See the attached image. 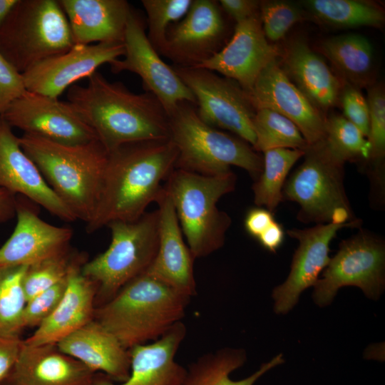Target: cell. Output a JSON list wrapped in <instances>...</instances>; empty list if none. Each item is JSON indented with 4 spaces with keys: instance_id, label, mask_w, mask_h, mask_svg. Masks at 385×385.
<instances>
[{
    "instance_id": "603a6c76",
    "label": "cell",
    "mask_w": 385,
    "mask_h": 385,
    "mask_svg": "<svg viewBox=\"0 0 385 385\" xmlns=\"http://www.w3.org/2000/svg\"><path fill=\"white\" fill-rule=\"evenodd\" d=\"M88 260L86 254L78 253L68 272L63 298L54 312L24 339L26 344H57L93 319L98 286L82 273Z\"/></svg>"
},
{
    "instance_id": "f546056e",
    "label": "cell",
    "mask_w": 385,
    "mask_h": 385,
    "mask_svg": "<svg viewBox=\"0 0 385 385\" xmlns=\"http://www.w3.org/2000/svg\"><path fill=\"white\" fill-rule=\"evenodd\" d=\"M303 4L317 19L337 27H380L385 19L383 9L367 1L307 0Z\"/></svg>"
},
{
    "instance_id": "277c9868",
    "label": "cell",
    "mask_w": 385,
    "mask_h": 385,
    "mask_svg": "<svg viewBox=\"0 0 385 385\" xmlns=\"http://www.w3.org/2000/svg\"><path fill=\"white\" fill-rule=\"evenodd\" d=\"M24 153L77 220L86 224L95 212L108 151L94 140L66 145L24 133L19 138Z\"/></svg>"
},
{
    "instance_id": "4dcf8cb0",
    "label": "cell",
    "mask_w": 385,
    "mask_h": 385,
    "mask_svg": "<svg viewBox=\"0 0 385 385\" xmlns=\"http://www.w3.org/2000/svg\"><path fill=\"white\" fill-rule=\"evenodd\" d=\"M262 170L252 186L255 203L274 211L282 200L285 180L305 150L275 148L265 151Z\"/></svg>"
},
{
    "instance_id": "1f68e13d",
    "label": "cell",
    "mask_w": 385,
    "mask_h": 385,
    "mask_svg": "<svg viewBox=\"0 0 385 385\" xmlns=\"http://www.w3.org/2000/svg\"><path fill=\"white\" fill-rule=\"evenodd\" d=\"M255 151L275 148L306 150L308 143L297 125L287 118L267 108L256 110L253 120Z\"/></svg>"
},
{
    "instance_id": "f6af8a7d",
    "label": "cell",
    "mask_w": 385,
    "mask_h": 385,
    "mask_svg": "<svg viewBox=\"0 0 385 385\" xmlns=\"http://www.w3.org/2000/svg\"><path fill=\"white\" fill-rule=\"evenodd\" d=\"M284 237L282 226L274 220L257 239L264 248L274 252L282 245Z\"/></svg>"
},
{
    "instance_id": "74e56055",
    "label": "cell",
    "mask_w": 385,
    "mask_h": 385,
    "mask_svg": "<svg viewBox=\"0 0 385 385\" xmlns=\"http://www.w3.org/2000/svg\"><path fill=\"white\" fill-rule=\"evenodd\" d=\"M366 100L369 113V159L374 162L376 173L375 177L377 178L379 167H382L381 163L385 154V93L383 86L381 83L369 86ZM380 175L382 177L381 173Z\"/></svg>"
},
{
    "instance_id": "83f0119b",
    "label": "cell",
    "mask_w": 385,
    "mask_h": 385,
    "mask_svg": "<svg viewBox=\"0 0 385 385\" xmlns=\"http://www.w3.org/2000/svg\"><path fill=\"white\" fill-rule=\"evenodd\" d=\"M320 49L343 81L358 88L373 84L374 48L365 36L347 34L329 37L321 43Z\"/></svg>"
},
{
    "instance_id": "4fadbf2b",
    "label": "cell",
    "mask_w": 385,
    "mask_h": 385,
    "mask_svg": "<svg viewBox=\"0 0 385 385\" xmlns=\"http://www.w3.org/2000/svg\"><path fill=\"white\" fill-rule=\"evenodd\" d=\"M224 14L218 1L192 0L185 16L169 28L160 55L183 67L210 59L227 43Z\"/></svg>"
},
{
    "instance_id": "9a60e30c",
    "label": "cell",
    "mask_w": 385,
    "mask_h": 385,
    "mask_svg": "<svg viewBox=\"0 0 385 385\" xmlns=\"http://www.w3.org/2000/svg\"><path fill=\"white\" fill-rule=\"evenodd\" d=\"M124 53L123 42L74 44L68 51L34 65L22 76L28 91L58 98L76 81L89 78L99 66Z\"/></svg>"
},
{
    "instance_id": "e575fe53",
    "label": "cell",
    "mask_w": 385,
    "mask_h": 385,
    "mask_svg": "<svg viewBox=\"0 0 385 385\" xmlns=\"http://www.w3.org/2000/svg\"><path fill=\"white\" fill-rule=\"evenodd\" d=\"M78 253L70 248L58 255L28 266L23 278L26 300L66 277Z\"/></svg>"
},
{
    "instance_id": "836d02e7",
    "label": "cell",
    "mask_w": 385,
    "mask_h": 385,
    "mask_svg": "<svg viewBox=\"0 0 385 385\" xmlns=\"http://www.w3.org/2000/svg\"><path fill=\"white\" fill-rule=\"evenodd\" d=\"M26 266L0 269V332L21 335L23 314L27 302L23 278Z\"/></svg>"
},
{
    "instance_id": "30bf717a",
    "label": "cell",
    "mask_w": 385,
    "mask_h": 385,
    "mask_svg": "<svg viewBox=\"0 0 385 385\" xmlns=\"http://www.w3.org/2000/svg\"><path fill=\"white\" fill-rule=\"evenodd\" d=\"M173 68L193 94L197 113L204 123L227 130L254 146L256 109L238 83L201 67Z\"/></svg>"
},
{
    "instance_id": "9c48e42d",
    "label": "cell",
    "mask_w": 385,
    "mask_h": 385,
    "mask_svg": "<svg viewBox=\"0 0 385 385\" xmlns=\"http://www.w3.org/2000/svg\"><path fill=\"white\" fill-rule=\"evenodd\" d=\"M303 158L282 189L283 200L299 205L298 220L316 225L355 220L344 188V165L329 155L322 141L309 146Z\"/></svg>"
},
{
    "instance_id": "d590c367",
    "label": "cell",
    "mask_w": 385,
    "mask_h": 385,
    "mask_svg": "<svg viewBox=\"0 0 385 385\" xmlns=\"http://www.w3.org/2000/svg\"><path fill=\"white\" fill-rule=\"evenodd\" d=\"M192 0H142L147 15V36L160 54L171 25L188 13Z\"/></svg>"
},
{
    "instance_id": "ab89813d",
    "label": "cell",
    "mask_w": 385,
    "mask_h": 385,
    "mask_svg": "<svg viewBox=\"0 0 385 385\" xmlns=\"http://www.w3.org/2000/svg\"><path fill=\"white\" fill-rule=\"evenodd\" d=\"M339 103L344 116L354 124L368 139L369 134V113L367 100L359 88L343 81Z\"/></svg>"
},
{
    "instance_id": "3957f363",
    "label": "cell",
    "mask_w": 385,
    "mask_h": 385,
    "mask_svg": "<svg viewBox=\"0 0 385 385\" xmlns=\"http://www.w3.org/2000/svg\"><path fill=\"white\" fill-rule=\"evenodd\" d=\"M190 299L145 272L96 307L93 319L129 350L158 339L182 322Z\"/></svg>"
},
{
    "instance_id": "e0dca14e",
    "label": "cell",
    "mask_w": 385,
    "mask_h": 385,
    "mask_svg": "<svg viewBox=\"0 0 385 385\" xmlns=\"http://www.w3.org/2000/svg\"><path fill=\"white\" fill-rule=\"evenodd\" d=\"M247 94L256 110L267 108L293 122L309 146L324 139L325 115L288 78L280 66L279 58L261 71Z\"/></svg>"
},
{
    "instance_id": "8992f818",
    "label": "cell",
    "mask_w": 385,
    "mask_h": 385,
    "mask_svg": "<svg viewBox=\"0 0 385 385\" xmlns=\"http://www.w3.org/2000/svg\"><path fill=\"white\" fill-rule=\"evenodd\" d=\"M169 138L178 150L175 168L205 175L230 171L234 165L252 177L260 175L263 159L248 143L204 123L196 105L180 103L169 115Z\"/></svg>"
},
{
    "instance_id": "bcb514c9",
    "label": "cell",
    "mask_w": 385,
    "mask_h": 385,
    "mask_svg": "<svg viewBox=\"0 0 385 385\" xmlns=\"http://www.w3.org/2000/svg\"><path fill=\"white\" fill-rule=\"evenodd\" d=\"M16 195L0 188V222L11 219L16 215Z\"/></svg>"
},
{
    "instance_id": "8d00e7d4",
    "label": "cell",
    "mask_w": 385,
    "mask_h": 385,
    "mask_svg": "<svg viewBox=\"0 0 385 385\" xmlns=\"http://www.w3.org/2000/svg\"><path fill=\"white\" fill-rule=\"evenodd\" d=\"M260 17L263 32L272 43L284 38L289 29L303 19V12L297 5L285 1L260 2Z\"/></svg>"
},
{
    "instance_id": "8fae6325",
    "label": "cell",
    "mask_w": 385,
    "mask_h": 385,
    "mask_svg": "<svg viewBox=\"0 0 385 385\" xmlns=\"http://www.w3.org/2000/svg\"><path fill=\"white\" fill-rule=\"evenodd\" d=\"M384 263L382 240L361 230L340 243L322 278L314 285L315 302L327 305L340 287L349 285L359 287L366 296L376 299L384 285Z\"/></svg>"
},
{
    "instance_id": "d4e9b609",
    "label": "cell",
    "mask_w": 385,
    "mask_h": 385,
    "mask_svg": "<svg viewBox=\"0 0 385 385\" xmlns=\"http://www.w3.org/2000/svg\"><path fill=\"white\" fill-rule=\"evenodd\" d=\"M280 66L291 81L323 115L339 103L343 81L302 38L282 49Z\"/></svg>"
},
{
    "instance_id": "5bb4252c",
    "label": "cell",
    "mask_w": 385,
    "mask_h": 385,
    "mask_svg": "<svg viewBox=\"0 0 385 385\" xmlns=\"http://www.w3.org/2000/svg\"><path fill=\"white\" fill-rule=\"evenodd\" d=\"M1 118L24 133L61 144L79 145L98 139L68 101L28 91L14 101Z\"/></svg>"
},
{
    "instance_id": "d6986e66",
    "label": "cell",
    "mask_w": 385,
    "mask_h": 385,
    "mask_svg": "<svg viewBox=\"0 0 385 385\" xmlns=\"http://www.w3.org/2000/svg\"><path fill=\"white\" fill-rule=\"evenodd\" d=\"M361 222L355 219L345 224H319L287 230L289 236L299 241V246L287 279L273 292L277 313H287L297 303L301 292L315 284L319 272L330 261L329 244L338 231L344 227H359Z\"/></svg>"
},
{
    "instance_id": "52a82bcc",
    "label": "cell",
    "mask_w": 385,
    "mask_h": 385,
    "mask_svg": "<svg viewBox=\"0 0 385 385\" xmlns=\"http://www.w3.org/2000/svg\"><path fill=\"white\" fill-rule=\"evenodd\" d=\"M74 45L58 1L18 0L0 29V53L20 73Z\"/></svg>"
},
{
    "instance_id": "b9f144b4",
    "label": "cell",
    "mask_w": 385,
    "mask_h": 385,
    "mask_svg": "<svg viewBox=\"0 0 385 385\" xmlns=\"http://www.w3.org/2000/svg\"><path fill=\"white\" fill-rule=\"evenodd\" d=\"M24 340L21 335H11L0 332V384L15 364Z\"/></svg>"
},
{
    "instance_id": "2e32d148",
    "label": "cell",
    "mask_w": 385,
    "mask_h": 385,
    "mask_svg": "<svg viewBox=\"0 0 385 385\" xmlns=\"http://www.w3.org/2000/svg\"><path fill=\"white\" fill-rule=\"evenodd\" d=\"M282 54L262 30L260 14L235 24L231 38L210 59L198 66L233 80L247 93L261 71Z\"/></svg>"
},
{
    "instance_id": "cb8c5ba5",
    "label": "cell",
    "mask_w": 385,
    "mask_h": 385,
    "mask_svg": "<svg viewBox=\"0 0 385 385\" xmlns=\"http://www.w3.org/2000/svg\"><path fill=\"white\" fill-rule=\"evenodd\" d=\"M95 373L56 344L31 346L24 340L15 364L0 385H91Z\"/></svg>"
},
{
    "instance_id": "7c38bea8",
    "label": "cell",
    "mask_w": 385,
    "mask_h": 385,
    "mask_svg": "<svg viewBox=\"0 0 385 385\" xmlns=\"http://www.w3.org/2000/svg\"><path fill=\"white\" fill-rule=\"evenodd\" d=\"M145 29L141 15L131 9L123 38L124 58L109 63L111 71L118 73L128 71L138 75L145 92L160 101L168 115L181 102L195 104L190 89L150 43Z\"/></svg>"
},
{
    "instance_id": "484cf974",
    "label": "cell",
    "mask_w": 385,
    "mask_h": 385,
    "mask_svg": "<svg viewBox=\"0 0 385 385\" xmlns=\"http://www.w3.org/2000/svg\"><path fill=\"white\" fill-rule=\"evenodd\" d=\"M56 345L93 372H101L114 381H125L130 371L129 350L95 319L68 335Z\"/></svg>"
},
{
    "instance_id": "7a4b0ae2",
    "label": "cell",
    "mask_w": 385,
    "mask_h": 385,
    "mask_svg": "<svg viewBox=\"0 0 385 385\" xmlns=\"http://www.w3.org/2000/svg\"><path fill=\"white\" fill-rule=\"evenodd\" d=\"M68 102L108 151L134 142L169 138V115L152 93H135L95 72L68 89Z\"/></svg>"
},
{
    "instance_id": "ba28073f",
    "label": "cell",
    "mask_w": 385,
    "mask_h": 385,
    "mask_svg": "<svg viewBox=\"0 0 385 385\" xmlns=\"http://www.w3.org/2000/svg\"><path fill=\"white\" fill-rule=\"evenodd\" d=\"M111 241L108 249L82 267L98 290L96 307L112 297L128 282L145 273L158 248V210L145 212L133 222L112 221L107 225Z\"/></svg>"
},
{
    "instance_id": "ee69618b",
    "label": "cell",
    "mask_w": 385,
    "mask_h": 385,
    "mask_svg": "<svg viewBox=\"0 0 385 385\" xmlns=\"http://www.w3.org/2000/svg\"><path fill=\"white\" fill-rule=\"evenodd\" d=\"M274 220L272 212L267 209L252 208L245 216V228L250 235L257 239Z\"/></svg>"
},
{
    "instance_id": "6da1fadb",
    "label": "cell",
    "mask_w": 385,
    "mask_h": 385,
    "mask_svg": "<svg viewBox=\"0 0 385 385\" xmlns=\"http://www.w3.org/2000/svg\"><path fill=\"white\" fill-rule=\"evenodd\" d=\"M178 155L170 138L125 143L108 151L97 206L86 232H94L112 221L138 220L156 201L161 182L175 168Z\"/></svg>"
},
{
    "instance_id": "d6a6232c",
    "label": "cell",
    "mask_w": 385,
    "mask_h": 385,
    "mask_svg": "<svg viewBox=\"0 0 385 385\" xmlns=\"http://www.w3.org/2000/svg\"><path fill=\"white\" fill-rule=\"evenodd\" d=\"M322 142L329 155L342 165L346 161L369 159V141L342 115L325 117V133Z\"/></svg>"
},
{
    "instance_id": "7402d4cb",
    "label": "cell",
    "mask_w": 385,
    "mask_h": 385,
    "mask_svg": "<svg viewBox=\"0 0 385 385\" xmlns=\"http://www.w3.org/2000/svg\"><path fill=\"white\" fill-rule=\"evenodd\" d=\"M187 333L185 325L178 322L158 339L129 349L131 364L128 379L115 382L101 372H96L91 385H181L187 369L175 360L177 351Z\"/></svg>"
},
{
    "instance_id": "7bdbcfd3",
    "label": "cell",
    "mask_w": 385,
    "mask_h": 385,
    "mask_svg": "<svg viewBox=\"0 0 385 385\" xmlns=\"http://www.w3.org/2000/svg\"><path fill=\"white\" fill-rule=\"evenodd\" d=\"M260 1L220 0L218 1L223 12L235 24L260 14Z\"/></svg>"
},
{
    "instance_id": "7dc6e473",
    "label": "cell",
    "mask_w": 385,
    "mask_h": 385,
    "mask_svg": "<svg viewBox=\"0 0 385 385\" xmlns=\"http://www.w3.org/2000/svg\"><path fill=\"white\" fill-rule=\"evenodd\" d=\"M18 0H0V29Z\"/></svg>"
},
{
    "instance_id": "5b68a950",
    "label": "cell",
    "mask_w": 385,
    "mask_h": 385,
    "mask_svg": "<svg viewBox=\"0 0 385 385\" xmlns=\"http://www.w3.org/2000/svg\"><path fill=\"white\" fill-rule=\"evenodd\" d=\"M163 186L174 205L190 251L195 260L206 257L224 244L231 218L218 209V200L235 188L230 170L205 175L174 168Z\"/></svg>"
},
{
    "instance_id": "f35d334b",
    "label": "cell",
    "mask_w": 385,
    "mask_h": 385,
    "mask_svg": "<svg viewBox=\"0 0 385 385\" xmlns=\"http://www.w3.org/2000/svg\"><path fill=\"white\" fill-rule=\"evenodd\" d=\"M67 283L68 275L27 301L23 314L24 329L38 327L54 312L63 297Z\"/></svg>"
},
{
    "instance_id": "44dd1931",
    "label": "cell",
    "mask_w": 385,
    "mask_h": 385,
    "mask_svg": "<svg viewBox=\"0 0 385 385\" xmlns=\"http://www.w3.org/2000/svg\"><path fill=\"white\" fill-rule=\"evenodd\" d=\"M155 202L158 205V248L145 273L191 297L196 292L195 259L184 242L173 201L164 187Z\"/></svg>"
},
{
    "instance_id": "ac0fdd59",
    "label": "cell",
    "mask_w": 385,
    "mask_h": 385,
    "mask_svg": "<svg viewBox=\"0 0 385 385\" xmlns=\"http://www.w3.org/2000/svg\"><path fill=\"white\" fill-rule=\"evenodd\" d=\"M29 202L16 196L17 222L11 235L0 247V269L28 267L71 248L72 229L43 221Z\"/></svg>"
},
{
    "instance_id": "f1b7e54d",
    "label": "cell",
    "mask_w": 385,
    "mask_h": 385,
    "mask_svg": "<svg viewBox=\"0 0 385 385\" xmlns=\"http://www.w3.org/2000/svg\"><path fill=\"white\" fill-rule=\"evenodd\" d=\"M245 361V354L241 349H222L203 354L187 369L181 385H254L264 374L282 364V354L277 355L252 375L232 380L230 375L242 366Z\"/></svg>"
},
{
    "instance_id": "ffe728a7",
    "label": "cell",
    "mask_w": 385,
    "mask_h": 385,
    "mask_svg": "<svg viewBox=\"0 0 385 385\" xmlns=\"http://www.w3.org/2000/svg\"><path fill=\"white\" fill-rule=\"evenodd\" d=\"M11 128L0 118V188L27 198L63 221L76 220L22 150Z\"/></svg>"
},
{
    "instance_id": "60d3db41",
    "label": "cell",
    "mask_w": 385,
    "mask_h": 385,
    "mask_svg": "<svg viewBox=\"0 0 385 385\" xmlns=\"http://www.w3.org/2000/svg\"><path fill=\"white\" fill-rule=\"evenodd\" d=\"M26 91L22 74L0 53V118L10 104Z\"/></svg>"
},
{
    "instance_id": "4316f807",
    "label": "cell",
    "mask_w": 385,
    "mask_h": 385,
    "mask_svg": "<svg viewBox=\"0 0 385 385\" xmlns=\"http://www.w3.org/2000/svg\"><path fill=\"white\" fill-rule=\"evenodd\" d=\"M74 44L123 42L131 11L125 0H60Z\"/></svg>"
}]
</instances>
